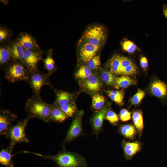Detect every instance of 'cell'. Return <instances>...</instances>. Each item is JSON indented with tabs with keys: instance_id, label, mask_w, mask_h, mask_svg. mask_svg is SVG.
Returning <instances> with one entry per match:
<instances>
[{
	"instance_id": "cell-1",
	"label": "cell",
	"mask_w": 167,
	"mask_h": 167,
	"mask_svg": "<svg viewBox=\"0 0 167 167\" xmlns=\"http://www.w3.org/2000/svg\"><path fill=\"white\" fill-rule=\"evenodd\" d=\"M24 153H31L41 157L45 160H51L55 162L58 167H87L86 159L82 156L66 150L65 148L59 151L56 155H45L41 154L24 151Z\"/></svg>"
},
{
	"instance_id": "cell-2",
	"label": "cell",
	"mask_w": 167,
	"mask_h": 167,
	"mask_svg": "<svg viewBox=\"0 0 167 167\" xmlns=\"http://www.w3.org/2000/svg\"><path fill=\"white\" fill-rule=\"evenodd\" d=\"M25 110L30 118H37L45 122H49L51 109L49 104L40 96L34 95L27 99L25 105Z\"/></svg>"
},
{
	"instance_id": "cell-3",
	"label": "cell",
	"mask_w": 167,
	"mask_h": 167,
	"mask_svg": "<svg viewBox=\"0 0 167 167\" xmlns=\"http://www.w3.org/2000/svg\"><path fill=\"white\" fill-rule=\"evenodd\" d=\"M31 118L27 115L24 119L13 124L4 133L5 136L10 140L9 146L14 148L18 143H28L29 140L25 134V128L28 122Z\"/></svg>"
},
{
	"instance_id": "cell-4",
	"label": "cell",
	"mask_w": 167,
	"mask_h": 167,
	"mask_svg": "<svg viewBox=\"0 0 167 167\" xmlns=\"http://www.w3.org/2000/svg\"><path fill=\"white\" fill-rule=\"evenodd\" d=\"M5 78L10 82L24 81L27 82L30 74L23 62L12 61L4 68Z\"/></svg>"
},
{
	"instance_id": "cell-5",
	"label": "cell",
	"mask_w": 167,
	"mask_h": 167,
	"mask_svg": "<svg viewBox=\"0 0 167 167\" xmlns=\"http://www.w3.org/2000/svg\"><path fill=\"white\" fill-rule=\"evenodd\" d=\"M106 37L107 32L105 28L96 24L88 27L81 39L91 44L101 47L105 43Z\"/></svg>"
},
{
	"instance_id": "cell-6",
	"label": "cell",
	"mask_w": 167,
	"mask_h": 167,
	"mask_svg": "<svg viewBox=\"0 0 167 167\" xmlns=\"http://www.w3.org/2000/svg\"><path fill=\"white\" fill-rule=\"evenodd\" d=\"M84 114V111L81 110L74 116L66 137L61 143V146L63 148H65V146L66 143L84 134L82 127V119Z\"/></svg>"
},
{
	"instance_id": "cell-7",
	"label": "cell",
	"mask_w": 167,
	"mask_h": 167,
	"mask_svg": "<svg viewBox=\"0 0 167 167\" xmlns=\"http://www.w3.org/2000/svg\"><path fill=\"white\" fill-rule=\"evenodd\" d=\"M42 59V53L39 49H24L23 63L30 74L38 71L37 64Z\"/></svg>"
},
{
	"instance_id": "cell-8",
	"label": "cell",
	"mask_w": 167,
	"mask_h": 167,
	"mask_svg": "<svg viewBox=\"0 0 167 167\" xmlns=\"http://www.w3.org/2000/svg\"><path fill=\"white\" fill-rule=\"evenodd\" d=\"M49 77L47 74H44L39 71L30 74L27 82L33 91V95L40 96L41 88L44 85L52 86L49 80Z\"/></svg>"
},
{
	"instance_id": "cell-9",
	"label": "cell",
	"mask_w": 167,
	"mask_h": 167,
	"mask_svg": "<svg viewBox=\"0 0 167 167\" xmlns=\"http://www.w3.org/2000/svg\"><path fill=\"white\" fill-rule=\"evenodd\" d=\"M78 47L80 59L87 63L97 55L101 47L91 44L81 38L78 43Z\"/></svg>"
},
{
	"instance_id": "cell-10",
	"label": "cell",
	"mask_w": 167,
	"mask_h": 167,
	"mask_svg": "<svg viewBox=\"0 0 167 167\" xmlns=\"http://www.w3.org/2000/svg\"><path fill=\"white\" fill-rule=\"evenodd\" d=\"M109 105H106L98 110L92 118V134L95 135L96 139L98 137L100 132L103 129L104 120L105 118L107 112L109 110Z\"/></svg>"
},
{
	"instance_id": "cell-11",
	"label": "cell",
	"mask_w": 167,
	"mask_h": 167,
	"mask_svg": "<svg viewBox=\"0 0 167 167\" xmlns=\"http://www.w3.org/2000/svg\"><path fill=\"white\" fill-rule=\"evenodd\" d=\"M17 115L9 110L1 109L0 110V134L4 135L5 132L13 125L17 119Z\"/></svg>"
},
{
	"instance_id": "cell-12",
	"label": "cell",
	"mask_w": 167,
	"mask_h": 167,
	"mask_svg": "<svg viewBox=\"0 0 167 167\" xmlns=\"http://www.w3.org/2000/svg\"><path fill=\"white\" fill-rule=\"evenodd\" d=\"M80 86L91 92H96L101 89L102 84L97 75L92 74L88 77L81 79L79 82Z\"/></svg>"
},
{
	"instance_id": "cell-13",
	"label": "cell",
	"mask_w": 167,
	"mask_h": 167,
	"mask_svg": "<svg viewBox=\"0 0 167 167\" xmlns=\"http://www.w3.org/2000/svg\"><path fill=\"white\" fill-rule=\"evenodd\" d=\"M151 90L154 96L159 98H167V84L161 80L154 81L151 85Z\"/></svg>"
},
{
	"instance_id": "cell-14",
	"label": "cell",
	"mask_w": 167,
	"mask_h": 167,
	"mask_svg": "<svg viewBox=\"0 0 167 167\" xmlns=\"http://www.w3.org/2000/svg\"><path fill=\"white\" fill-rule=\"evenodd\" d=\"M17 41L24 49H39L35 39L28 33H23L17 38Z\"/></svg>"
},
{
	"instance_id": "cell-15",
	"label": "cell",
	"mask_w": 167,
	"mask_h": 167,
	"mask_svg": "<svg viewBox=\"0 0 167 167\" xmlns=\"http://www.w3.org/2000/svg\"><path fill=\"white\" fill-rule=\"evenodd\" d=\"M13 148L10 146L2 148L0 152V163L5 167H13L14 163L12 152Z\"/></svg>"
},
{
	"instance_id": "cell-16",
	"label": "cell",
	"mask_w": 167,
	"mask_h": 167,
	"mask_svg": "<svg viewBox=\"0 0 167 167\" xmlns=\"http://www.w3.org/2000/svg\"><path fill=\"white\" fill-rule=\"evenodd\" d=\"M122 146L125 155L128 157L135 155L141 148L140 144L137 142H128L124 140L122 141Z\"/></svg>"
},
{
	"instance_id": "cell-17",
	"label": "cell",
	"mask_w": 167,
	"mask_h": 167,
	"mask_svg": "<svg viewBox=\"0 0 167 167\" xmlns=\"http://www.w3.org/2000/svg\"><path fill=\"white\" fill-rule=\"evenodd\" d=\"M56 98L53 103L61 107L67 105L72 102L73 98L72 94L65 91H55Z\"/></svg>"
},
{
	"instance_id": "cell-18",
	"label": "cell",
	"mask_w": 167,
	"mask_h": 167,
	"mask_svg": "<svg viewBox=\"0 0 167 167\" xmlns=\"http://www.w3.org/2000/svg\"><path fill=\"white\" fill-rule=\"evenodd\" d=\"M51 109L49 122H62L68 118L59 106L56 105L54 103L51 104Z\"/></svg>"
},
{
	"instance_id": "cell-19",
	"label": "cell",
	"mask_w": 167,
	"mask_h": 167,
	"mask_svg": "<svg viewBox=\"0 0 167 167\" xmlns=\"http://www.w3.org/2000/svg\"><path fill=\"white\" fill-rule=\"evenodd\" d=\"M10 47L12 61L23 62L24 49L22 46L17 41Z\"/></svg>"
},
{
	"instance_id": "cell-20",
	"label": "cell",
	"mask_w": 167,
	"mask_h": 167,
	"mask_svg": "<svg viewBox=\"0 0 167 167\" xmlns=\"http://www.w3.org/2000/svg\"><path fill=\"white\" fill-rule=\"evenodd\" d=\"M53 50H49L45 59H43L44 67L47 70V74L49 76L56 70L57 68L53 57Z\"/></svg>"
},
{
	"instance_id": "cell-21",
	"label": "cell",
	"mask_w": 167,
	"mask_h": 167,
	"mask_svg": "<svg viewBox=\"0 0 167 167\" xmlns=\"http://www.w3.org/2000/svg\"><path fill=\"white\" fill-rule=\"evenodd\" d=\"M10 47L2 46L0 49V64L3 68L12 61Z\"/></svg>"
},
{
	"instance_id": "cell-22",
	"label": "cell",
	"mask_w": 167,
	"mask_h": 167,
	"mask_svg": "<svg viewBox=\"0 0 167 167\" xmlns=\"http://www.w3.org/2000/svg\"><path fill=\"white\" fill-rule=\"evenodd\" d=\"M114 80L117 88L119 87L126 88L136 84L135 80L127 75H123L119 77H115Z\"/></svg>"
},
{
	"instance_id": "cell-23",
	"label": "cell",
	"mask_w": 167,
	"mask_h": 167,
	"mask_svg": "<svg viewBox=\"0 0 167 167\" xmlns=\"http://www.w3.org/2000/svg\"><path fill=\"white\" fill-rule=\"evenodd\" d=\"M121 56L116 54L109 61L108 66L110 71L113 74L120 75Z\"/></svg>"
},
{
	"instance_id": "cell-24",
	"label": "cell",
	"mask_w": 167,
	"mask_h": 167,
	"mask_svg": "<svg viewBox=\"0 0 167 167\" xmlns=\"http://www.w3.org/2000/svg\"><path fill=\"white\" fill-rule=\"evenodd\" d=\"M132 118L134 124L139 135L142 134L143 129V123L142 112L139 110L134 111L133 113Z\"/></svg>"
},
{
	"instance_id": "cell-25",
	"label": "cell",
	"mask_w": 167,
	"mask_h": 167,
	"mask_svg": "<svg viewBox=\"0 0 167 167\" xmlns=\"http://www.w3.org/2000/svg\"><path fill=\"white\" fill-rule=\"evenodd\" d=\"M119 131L123 136L130 139L134 138L136 134L134 126L131 124H127L121 126Z\"/></svg>"
},
{
	"instance_id": "cell-26",
	"label": "cell",
	"mask_w": 167,
	"mask_h": 167,
	"mask_svg": "<svg viewBox=\"0 0 167 167\" xmlns=\"http://www.w3.org/2000/svg\"><path fill=\"white\" fill-rule=\"evenodd\" d=\"M101 79L106 84L117 88L115 82L114 74L110 71L103 69L101 71Z\"/></svg>"
},
{
	"instance_id": "cell-27",
	"label": "cell",
	"mask_w": 167,
	"mask_h": 167,
	"mask_svg": "<svg viewBox=\"0 0 167 167\" xmlns=\"http://www.w3.org/2000/svg\"><path fill=\"white\" fill-rule=\"evenodd\" d=\"M107 93L112 100L119 105H122L124 94L123 90L108 91Z\"/></svg>"
},
{
	"instance_id": "cell-28",
	"label": "cell",
	"mask_w": 167,
	"mask_h": 167,
	"mask_svg": "<svg viewBox=\"0 0 167 167\" xmlns=\"http://www.w3.org/2000/svg\"><path fill=\"white\" fill-rule=\"evenodd\" d=\"M105 99L104 96L99 94L93 95L92 100V107L93 109L97 111L104 106Z\"/></svg>"
},
{
	"instance_id": "cell-29",
	"label": "cell",
	"mask_w": 167,
	"mask_h": 167,
	"mask_svg": "<svg viewBox=\"0 0 167 167\" xmlns=\"http://www.w3.org/2000/svg\"><path fill=\"white\" fill-rule=\"evenodd\" d=\"M61 109L68 118L72 117L77 113V108L73 102L60 107Z\"/></svg>"
},
{
	"instance_id": "cell-30",
	"label": "cell",
	"mask_w": 167,
	"mask_h": 167,
	"mask_svg": "<svg viewBox=\"0 0 167 167\" xmlns=\"http://www.w3.org/2000/svg\"><path fill=\"white\" fill-rule=\"evenodd\" d=\"M92 74V71L86 66H81L75 73L77 79H80L86 78Z\"/></svg>"
},
{
	"instance_id": "cell-31",
	"label": "cell",
	"mask_w": 167,
	"mask_h": 167,
	"mask_svg": "<svg viewBox=\"0 0 167 167\" xmlns=\"http://www.w3.org/2000/svg\"><path fill=\"white\" fill-rule=\"evenodd\" d=\"M121 45L123 49L129 53H132L139 49L134 43L129 40L124 41L121 43Z\"/></svg>"
},
{
	"instance_id": "cell-32",
	"label": "cell",
	"mask_w": 167,
	"mask_h": 167,
	"mask_svg": "<svg viewBox=\"0 0 167 167\" xmlns=\"http://www.w3.org/2000/svg\"><path fill=\"white\" fill-rule=\"evenodd\" d=\"M86 63V66L91 70L97 69L101 64L100 55H96Z\"/></svg>"
},
{
	"instance_id": "cell-33",
	"label": "cell",
	"mask_w": 167,
	"mask_h": 167,
	"mask_svg": "<svg viewBox=\"0 0 167 167\" xmlns=\"http://www.w3.org/2000/svg\"><path fill=\"white\" fill-rule=\"evenodd\" d=\"M145 95L144 91L138 89L137 92L133 96L131 99V103L132 105H136L139 104L143 99Z\"/></svg>"
},
{
	"instance_id": "cell-34",
	"label": "cell",
	"mask_w": 167,
	"mask_h": 167,
	"mask_svg": "<svg viewBox=\"0 0 167 167\" xmlns=\"http://www.w3.org/2000/svg\"><path fill=\"white\" fill-rule=\"evenodd\" d=\"M105 118L113 125H115L119 120L118 117L116 113L111 110H108L107 112Z\"/></svg>"
},
{
	"instance_id": "cell-35",
	"label": "cell",
	"mask_w": 167,
	"mask_h": 167,
	"mask_svg": "<svg viewBox=\"0 0 167 167\" xmlns=\"http://www.w3.org/2000/svg\"><path fill=\"white\" fill-rule=\"evenodd\" d=\"M137 70L136 66L134 64L125 68L122 72V75H133L136 74Z\"/></svg>"
},
{
	"instance_id": "cell-36",
	"label": "cell",
	"mask_w": 167,
	"mask_h": 167,
	"mask_svg": "<svg viewBox=\"0 0 167 167\" xmlns=\"http://www.w3.org/2000/svg\"><path fill=\"white\" fill-rule=\"evenodd\" d=\"M133 63L130 58L126 57L121 56L120 75L121 74L122 72L125 68Z\"/></svg>"
},
{
	"instance_id": "cell-37",
	"label": "cell",
	"mask_w": 167,
	"mask_h": 167,
	"mask_svg": "<svg viewBox=\"0 0 167 167\" xmlns=\"http://www.w3.org/2000/svg\"><path fill=\"white\" fill-rule=\"evenodd\" d=\"M131 113L126 109L121 110L119 113L120 120L122 122H126L130 120L131 118Z\"/></svg>"
},
{
	"instance_id": "cell-38",
	"label": "cell",
	"mask_w": 167,
	"mask_h": 167,
	"mask_svg": "<svg viewBox=\"0 0 167 167\" xmlns=\"http://www.w3.org/2000/svg\"><path fill=\"white\" fill-rule=\"evenodd\" d=\"M10 36L9 31L5 28L1 27L0 28V43L8 38Z\"/></svg>"
},
{
	"instance_id": "cell-39",
	"label": "cell",
	"mask_w": 167,
	"mask_h": 167,
	"mask_svg": "<svg viewBox=\"0 0 167 167\" xmlns=\"http://www.w3.org/2000/svg\"><path fill=\"white\" fill-rule=\"evenodd\" d=\"M140 63L141 67L144 69H146L148 66V60L144 56L142 57L140 60Z\"/></svg>"
},
{
	"instance_id": "cell-40",
	"label": "cell",
	"mask_w": 167,
	"mask_h": 167,
	"mask_svg": "<svg viewBox=\"0 0 167 167\" xmlns=\"http://www.w3.org/2000/svg\"><path fill=\"white\" fill-rule=\"evenodd\" d=\"M163 13L167 19V8H165L164 9Z\"/></svg>"
}]
</instances>
